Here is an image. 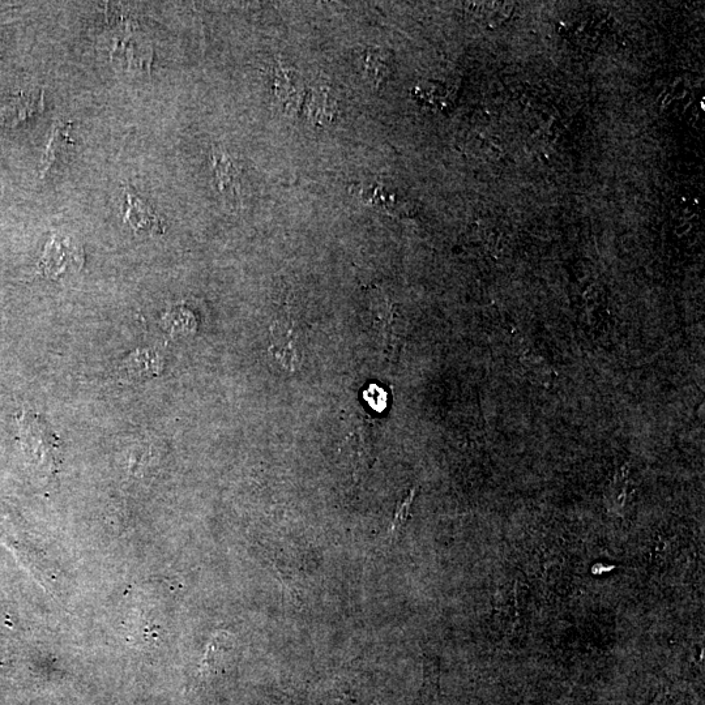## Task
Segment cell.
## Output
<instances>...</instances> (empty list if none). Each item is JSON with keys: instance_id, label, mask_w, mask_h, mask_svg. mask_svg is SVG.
Listing matches in <instances>:
<instances>
[{"instance_id": "3", "label": "cell", "mask_w": 705, "mask_h": 705, "mask_svg": "<svg viewBox=\"0 0 705 705\" xmlns=\"http://www.w3.org/2000/svg\"><path fill=\"white\" fill-rule=\"evenodd\" d=\"M71 128L72 122L57 121L54 123L44 155L41 158L40 178H44L49 173V170L53 168L59 156L64 151H67L68 147L75 144L74 139L71 138Z\"/></svg>"}, {"instance_id": "6", "label": "cell", "mask_w": 705, "mask_h": 705, "mask_svg": "<svg viewBox=\"0 0 705 705\" xmlns=\"http://www.w3.org/2000/svg\"><path fill=\"white\" fill-rule=\"evenodd\" d=\"M413 495L414 491H412V494H410L409 497L405 499L404 503L401 504L399 510L396 511L395 519H393L392 527L390 529L391 541L395 540L397 534L400 533L401 529L405 527V523H407L410 504H412L413 501Z\"/></svg>"}, {"instance_id": "2", "label": "cell", "mask_w": 705, "mask_h": 705, "mask_svg": "<svg viewBox=\"0 0 705 705\" xmlns=\"http://www.w3.org/2000/svg\"><path fill=\"white\" fill-rule=\"evenodd\" d=\"M126 194V215L125 221L130 222L135 232L149 230V232H164L162 222L151 207L140 198L134 188L128 186Z\"/></svg>"}, {"instance_id": "5", "label": "cell", "mask_w": 705, "mask_h": 705, "mask_svg": "<svg viewBox=\"0 0 705 705\" xmlns=\"http://www.w3.org/2000/svg\"><path fill=\"white\" fill-rule=\"evenodd\" d=\"M166 322L169 324L172 335H187V333L195 332L196 319L194 314L187 309H174L166 315Z\"/></svg>"}, {"instance_id": "4", "label": "cell", "mask_w": 705, "mask_h": 705, "mask_svg": "<svg viewBox=\"0 0 705 705\" xmlns=\"http://www.w3.org/2000/svg\"><path fill=\"white\" fill-rule=\"evenodd\" d=\"M213 166L216 170V181L219 190L226 198L234 199L239 195V170L234 161L225 153H213Z\"/></svg>"}, {"instance_id": "1", "label": "cell", "mask_w": 705, "mask_h": 705, "mask_svg": "<svg viewBox=\"0 0 705 705\" xmlns=\"http://www.w3.org/2000/svg\"><path fill=\"white\" fill-rule=\"evenodd\" d=\"M45 109V93H21L0 110V127L15 128Z\"/></svg>"}]
</instances>
